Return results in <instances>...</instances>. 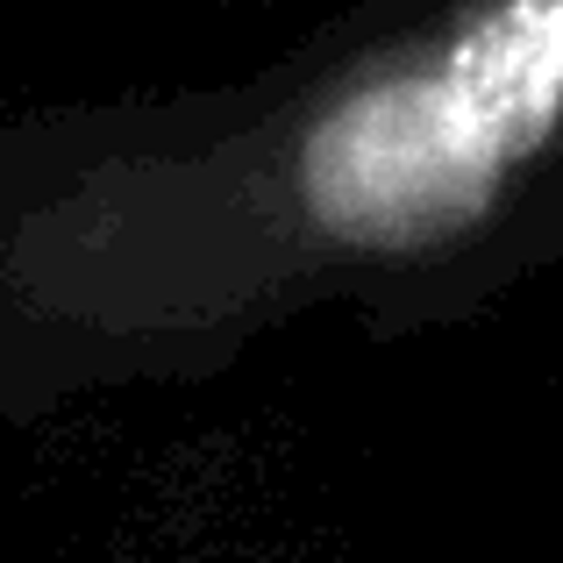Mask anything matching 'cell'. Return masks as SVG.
<instances>
[{"label": "cell", "mask_w": 563, "mask_h": 563, "mask_svg": "<svg viewBox=\"0 0 563 563\" xmlns=\"http://www.w3.org/2000/svg\"><path fill=\"white\" fill-rule=\"evenodd\" d=\"M556 136L563 0H471L307 122L292 192L329 243L413 257L493 221Z\"/></svg>", "instance_id": "1"}]
</instances>
